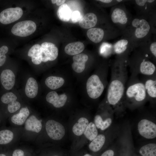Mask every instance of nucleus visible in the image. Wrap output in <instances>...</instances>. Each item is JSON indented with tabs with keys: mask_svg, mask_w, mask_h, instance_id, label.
<instances>
[{
	"mask_svg": "<svg viewBox=\"0 0 156 156\" xmlns=\"http://www.w3.org/2000/svg\"><path fill=\"white\" fill-rule=\"evenodd\" d=\"M87 138L92 141L98 135V132L94 124L90 122L86 127L83 133Z\"/></svg>",
	"mask_w": 156,
	"mask_h": 156,
	"instance_id": "obj_30",
	"label": "nucleus"
},
{
	"mask_svg": "<svg viewBox=\"0 0 156 156\" xmlns=\"http://www.w3.org/2000/svg\"><path fill=\"white\" fill-rule=\"evenodd\" d=\"M73 62L72 65L73 69L75 72L80 73L85 68L86 63L88 59L86 54L81 53L75 55L73 57Z\"/></svg>",
	"mask_w": 156,
	"mask_h": 156,
	"instance_id": "obj_19",
	"label": "nucleus"
},
{
	"mask_svg": "<svg viewBox=\"0 0 156 156\" xmlns=\"http://www.w3.org/2000/svg\"><path fill=\"white\" fill-rule=\"evenodd\" d=\"M128 58L116 56L111 63V77L106 96L111 105L116 106L123 101L128 79Z\"/></svg>",
	"mask_w": 156,
	"mask_h": 156,
	"instance_id": "obj_1",
	"label": "nucleus"
},
{
	"mask_svg": "<svg viewBox=\"0 0 156 156\" xmlns=\"http://www.w3.org/2000/svg\"><path fill=\"white\" fill-rule=\"evenodd\" d=\"M23 14V11L20 7L5 9L0 13V22L3 24L13 23L19 19Z\"/></svg>",
	"mask_w": 156,
	"mask_h": 156,
	"instance_id": "obj_11",
	"label": "nucleus"
},
{
	"mask_svg": "<svg viewBox=\"0 0 156 156\" xmlns=\"http://www.w3.org/2000/svg\"><path fill=\"white\" fill-rule=\"evenodd\" d=\"M57 156V155H55V156Z\"/></svg>",
	"mask_w": 156,
	"mask_h": 156,
	"instance_id": "obj_45",
	"label": "nucleus"
},
{
	"mask_svg": "<svg viewBox=\"0 0 156 156\" xmlns=\"http://www.w3.org/2000/svg\"><path fill=\"white\" fill-rule=\"evenodd\" d=\"M12 156H25L24 152L21 149H16L14 151Z\"/></svg>",
	"mask_w": 156,
	"mask_h": 156,
	"instance_id": "obj_39",
	"label": "nucleus"
},
{
	"mask_svg": "<svg viewBox=\"0 0 156 156\" xmlns=\"http://www.w3.org/2000/svg\"><path fill=\"white\" fill-rule=\"evenodd\" d=\"M8 51V47L4 45L0 47V66L5 63L6 59L5 54Z\"/></svg>",
	"mask_w": 156,
	"mask_h": 156,
	"instance_id": "obj_34",
	"label": "nucleus"
},
{
	"mask_svg": "<svg viewBox=\"0 0 156 156\" xmlns=\"http://www.w3.org/2000/svg\"><path fill=\"white\" fill-rule=\"evenodd\" d=\"M38 86L36 80L33 77L29 78L27 81L25 88L26 95L29 98H33L37 95Z\"/></svg>",
	"mask_w": 156,
	"mask_h": 156,
	"instance_id": "obj_21",
	"label": "nucleus"
},
{
	"mask_svg": "<svg viewBox=\"0 0 156 156\" xmlns=\"http://www.w3.org/2000/svg\"><path fill=\"white\" fill-rule=\"evenodd\" d=\"M112 122V119L110 118H108L104 121L103 120L101 122L100 129L102 130L105 129L110 126Z\"/></svg>",
	"mask_w": 156,
	"mask_h": 156,
	"instance_id": "obj_37",
	"label": "nucleus"
},
{
	"mask_svg": "<svg viewBox=\"0 0 156 156\" xmlns=\"http://www.w3.org/2000/svg\"><path fill=\"white\" fill-rule=\"evenodd\" d=\"M103 119L101 116L99 115H96L94 117V124L96 127L100 129L101 127V123Z\"/></svg>",
	"mask_w": 156,
	"mask_h": 156,
	"instance_id": "obj_38",
	"label": "nucleus"
},
{
	"mask_svg": "<svg viewBox=\"0 0 156 156\" xmlns=\"http://www.w3.org/2000/svg\"><path fill=\"white\" fill-rule=\"evenodd\" d=\"M99 20L97 14L94 12H89L82 18L79 21V25L82 28L90 29L95 27Z\"/></svg>",
	"mask_w": 156,
	"mask_h": 156,
	"instance_id": "obj_20",
	"label": "nucleus"
},
{
	"mask_svg": "<svg viewBox=\"0 0 156 156\" xmlns=\"http://www.w3.org/2000/svg\"><path fill=\"white\" fill-rule=\"evenodd\" d=\"M82 16L80 12L78 11H75L72 12L70 19L73 23L78 22L82 18Z\"/></svg>",
	"mask_w": 156,
	"mask_h": 156,
	"instance_id": "obj_36",
	"label": "nucleus"
},
{
	"mask_svg": "<svg viewBox=\"0 0 156 156\" xmlns=\"http://www.w3.org/2000/svg\"><path fill=\"white\" fill-rule=\"evenodd\" d=\"M114 152L111 150H107L104 152L101 156H114Z\"/></svg>",
	"mask_w": 156,
	"mask_h": 156,
	"instance_id": "obj_40",
	"label": "nucleus"
},
{
	"mask_svg": "<svg viewBox=\"0 0 156 156\" xmlns=\"http://www.w3.org/2000/svg\"><path fill=\"white\" fill-rule=\"evenodd\" d=\"M36 28V25L34 22L31 20H25L15 24L12 27L11 31L15 35L25 37L34 33Z\"/></svg>",
	"mask_w": 156,
	"mask_h": 156,
	"instance_id": "obj_8",
	"label": "nucleus"
},
{
	"mask_svg": "<svg viewBox=\"0 0 156 156\" xmlns=\"http://www.w3.org/2000/svg\"><path fill=\"white\" fill-rule=\"evenodd\" d=\"M127 64L131 74L146 76L156 74V64L137 48L129 56Z\"/></svg>",
	"mask_w": 156,
	"mask_h": 156,
	"instance_id": "obj_3",
	"label": "nucleus"
},
{
	"mask_svg": "<svg viewBox=\"0 0 156 156\" xmlns=\"http://www.w3.org/2000/svg\"><path fill=\"white\" fill-rule=\"evenodd\" d=\"M156 21L148 16L136 15L122 32L121 36L130 40L135 49L149 42L155 35Z\"/></svg>",
	"mask_w": 156,
	"mask_h": 156,
	"instance_id": "obj_2",
	"label": "nucleus"
},
{
	"mask_svg": "<svg viewBox=\"0 0 156 156\" xmlns=\"http://www.w3.org/2000/svg\"><path fill=\"white\" fill-rule=\"evenodd\" d=\"M139 153L142 156H156V144L150 143L143 146Z\"/></svg>",
	"mask_w": 156,
	"mask_h": 156,
	"instance_id": "obj_31",
	"label": "nucleus"
},
{
	"mask_svg": "<svg viewBox=\"0 0 156 156\" xmlns=\"http://www.w3.org/2000/svg\"><path fill=\"white\" fill-rule=\"evenodd\" d=\"M105 135L101 134L97 135L90 143L89 147L92 151L96 152L99 151L103 147L105 142Z\"/></svg>",
	"mask_w": 156,
	"mask_h": 156,
	"instance_id": "obj_29",
	"label": "nucleus"
},
{
	"mask_svg": "<svg viewBox=\"0 0 156 156\" xmlns=\"http://www.w3.org/2000/svg\"><path fill=\"white\" fill-rule=\"evenodd\" d=\"M45 128L48 135L54 140H61L65 134V129L64 126L54 120L47 121L46 123Z\"/></svg>",
	"mask_w": 156,
	"mask_h": 156,
	"instance_id": "obj_10",
	"label": "nucleus"
},
{
	"mask_svg": "<svg viewBox=\"0 0 156 156\" xmlns=\"http://www.w3.org/2000/svg\"><path fill=\"white\" fill-rule=\"evenodd\" d=\"M0 156H6L4 154H0Z\"/></svg>",
	"mask_w": 156,
	"mask_h": 156,
	"instance_id": "obj_44",
	"label": "nucleus"
},
{
	"mask_svg": "<svg viewBox=\"0 0 156 156\" xmlns=\"http://www.w3.org/2000/svg\"><path fill=\"white\" fill-rule=\"evenodd\" d=\"M134 5L136 15L149 16L156 13L155 0H130Z\"/></svg>",
	"mask_w": 156,
	"mask_h": 156,
	"instance_id": "obj_9",
	"label": "nucleus"
},
{
	"mask_svg": "<svg viewBox=\"0 0 156 156\" xmlns=\"http://www.w3.org/2000/svg\"><path fill=\"white\" fill-rule=\"evenodd\" d=\"M42 53V62H46L55 60L58 54V50L55 45L51 42H45L40 45Z\"/></svg>",
	"mask_w": 156,
	"mask_h": 156,
	"instance_id": "obj_15",
	"label": "nucleus"
},
{
	"mask_svg": "<svg viewBox=\"0 0 156 156\" xmlns=\"http://www.w3.org/2000/svg\"><path fill=\"white\" fill-rule=\"evenodd\" d=\"M13 133L11 131L5 129L0 131V144H7L13 138Z\"/></svg>",
	"mask_w": 156,
	"mask_h": 156,
	"instance_id": "obj_32",
	"label": "nucleus"
},
{
	"mask_svg": "<svg viewBox=\"0 0 156 156\" xmlns=\"http://www.w3.org/2000/svg\"><path fill=\"white\" fill-rule=\"evenodd\" d=\"M51 1L52 3L55 4L56 3L57 0H52Z\"/></svg>",
	"mask_w": 156,
	"mask_h": 156,
	"instance_id": "obj_42",
	"label": "nucleus"
},
{
	"mask_svg": "<svg viewBox=\"0 0 156 156\" xmlns=\"http://www.w3.org/2000/svg\"><path fill=\"white\" fill-rule=\"evenodd\" d=\"M47 101L52 104L56 108H60L65 104L67 99L66 94H63L59 95L55 91H51L49 92L46 97Z\"/></svg>",
	"mask_w": 156,
	"mask_h": 156,
	"instance_id": "obj_17",
	"label": "nucleus"
},
{
	"mask_svg": "<svg viewBox=\"0 0 156 156\" xmlns=\"http://www.w3.org/2000/svg\"><path fill=\"white\" fill-rule=\"evenodd\" d=\"M89 39L94 43H99L105 39L107 40L110 36L109 31L105 27H94L89 29L87 32Z\"/></svg>",
	"mask_w": 156,
	"mask_h": 156,
	"instance_id": "obj_13",
	"label": "nucleus"
},
{
	"mask_svg": "<svg viewBox=\"0 0 156 156\" xmlns=\"http://www.w3.org/2000/svg\"><path fill=\"white\" fill-rule=\"evenodd\" d=\"M28 55L31 57L33 63L36 65L40 64L42 62V53L40 45L36 44L33 46L29 50Z\"/></svg>",
	"mask_w": 156,
	"mask_h": 156,
	"instance_id": "obj_23",
	"label": "nucleus"
},
{
	"mask_svg": "<svg viewBox=\"0 0 156 156\" xmlns=\"http://www.w3.org/2000/svg\"><path fill=\"white\" fill-rule=\"evenodd\" d=\"M154 63L156 62V41L154 37L147 43L137 48Z\"/></svg>",
	"mask_w": 156,
	"mask_h": 156,
	"instance_id": "obj_16",
	"label": "nucleus"
},
{
	"mask_svg": "<svg viewBox=\"0 0 156 156\" xmlns=\"http://www.w3.org/2000/svg\"><path fill=\"white\" fill-rule=\"evenodd\" d=\"M83 156H92L89 154H86L85 155H84Z\"/></svg>",
	"mask_w": 156,
	"mask_h": 156,
	"instance_id": "obj_43",
	"label": "nucleus"
},
{
	"mask_svg": "<svg viewBox=\"0 0 156 156\" xmlns=\"http://www.w3.org/2000/svg\"><path fill=\"white\" fill-rule=\"evenodd\" d=\"M138 128L140 134L146 138L152 139L156 137V125L152 122L142 119L138 122Z\"/></svg>",
	"mask_w": 156,
	"mask_h": 156,
	"instance_id": "obj_12",
	"label": "nucleus"
},
{
	"mask_svg": "<svg viewBox=\"0 0 156 156\" xmlns=\"http://www.w3.org/2000/svg\"><path fill=\"white\" fill-rule=\"evenodd\" d=\"M89 124L88 120L84 117L79 118L78 122L73 126L72 131L73 133L77 136H80L83 133Z\"/></svg>",
	"mask_w": 156,
	"mask_h": 156,
	"instance_id": "obj_28",
	"label": "nucleus"
},
{
	"mask_svg": "<svg viewBox=\"0 0 156 156\" xmlns=\"http://www.w3.org/2000/svg\"><path fill=\"white\" fill-rule=\"evenodd\" d=\"M65 82L64 79L62 77L50 76L45 80L46 86L52 90H56L61 87Z\"/></svg>",
	"mask_w": 156,
	"mask_h": 156,
	"instance_id": "obj_25",
	"label": "nucleus"
},
{
	"mask_svg": "<svg viewBox=\"0 0 156 156\" xmlns=\"http://www.w3.org/2000/svg\"><path fill=\"white\" fill-rule=\"evenodd\" d=\"M109 64L105 61L97 71L88 79L86 83L87 94L91 99H95L99 97L108 84L107 76Z\"/></svg>",
	"mask_w": 156,
	"mask_h": 156,
	"instance_id": "obj_4",
	"label": "nucleus"
},
{
	"mask_svg": "<svg viewBox=\"0 0 156 156\" xmlns=\"http://www.w3.org/2000/svg\"><path fill=\"white\" fill-rule=\"evenodd\" d=\"M21 106V104L19 102L16 101H12L8 104V109L10 113H14L19 109Z\"/></svg>",
	"mask_w": 156,
	"mask_h": 156,
	"instance_id": "obj_35",
	"label": "nucleus"
},
{
	"mask_svg": "<svg viewBox=\"0 0 156 156\" xmlns=\"http://www.w3.org/2000/svg\"><path fill=\"white\" fill-rule=\"evenodd\" d=\"M84 48L85 46L83 42H76L67 44L65 47L64 51L68 55H75L80 54Z\"/></svg>",
	"mask_w": 156,
	"mask_h": 156,
	"instance_id": "obj_24",
	"label": "nucleus"
},
{
	"mask_svg": "<svg viewBox=\"0 0 156 156\" xmlns=\"http://www.w3.org/2000/svg\"><path fill=\"white\" fill-rule=\"evenodd\" d=\"M111 49L116 56L128 57L135 48L130 40L122 36L112 45Z\"/></svg>",
	"mask_w": 156,
	"mask_h": 156,
	"instance_id": "obj_7",
	"label": "nucleus"
},
{
	"mask_svg": "<svg viewBox=\"0 0 156 156\" xmlns=\"http://www.w3.org/2000/svg\"><path fill=\"white\" fill-rule=\"evenodd\" d=\"M65 1V0H57L56 3L57 5L60 6L64 4Z\"/></svg>",
	"mask_w": 156,
	"mask_h": 156,
	"instance_id": "obj_41",
	"label": "nucleus"
},
{
	"mask_svg": "<svg viewBox=\"0 0 156 156\" xmlns=\"http://www.w3.org/2000/svg\"><path fill=\"white\" fill-rule=\"evenodd\" d=\"M17 99V97L14 94L9 92L3 94L1 98V100L4 103L9 104L12 101H16Z\"/></svg>",
	"mask_w": 156,
	"mask_h": 156,
	"instance_id": "obj_33",
	"label": "nucleus"
},
{
	"mask_svg": "<svg viewBox=\"0 0 156 156\" xmlns=\"http://www.w3.org/2000/svg\"><path fill=\"white\" fill-rule=\"evenodd\" d=\"M0 80L4 88L7 90H10L12 88L14 85L15 76L12 71L9 69H6L1 72Z\"/></svg>",
	"mask_w": 156,
	"mask_h": 156,
	"instance_id": "obj_18",
	"label": "nucleus"
},
{
	"mask_svg": "<svg viewBox=\"0 0 156 156\" xmlns=\"http://www.w3.org/2000/svg\"><path fill=\"white\" fill-rule=\"evenodd\" d=\"M142 75L140 79L144 84L147 99L155 100L156 74L151 76Z\"/></svg>",
	"mask_w": 156,
	"mask_h": 156,
	"instance_id": "obj_14",
	"label": "nucleus"
},
{
	"mask_svg": "<svg viewBox=\"0 0 156 156\" xmlns=\"http://www.w3.org/2000/svg\"><path fill=\"white\" fill-rule=\"evenodd\" d=\"M109 16L111 24L122 32L128 25L133 17L125 2L111 7Z\"/></svg>",
	"mask_w": 156,
	"mask_h": 156,
	"instance_id": "obj_6",
	"label": "nucleus"
},
{
	"mask_svg": "<svg viewBox=\"0 0 156 156\" xmlns=\"http://www.w3.org/2000/svg\"><path fill=\"white\" fill-rule=\"evenodd\" d=\"M29 114V112L27 107L22 108L19 113L12 116L11 121L15 124L21 125L25 122Z\"/></svg>",
	"mask_w": 156,
	"mask_h": 156,
	"instance_id": "obj_26",
	"label": "nucleus"
},
{
	"mask_svg": "<svg viewBox=\"0 0 156 156\" xmlns=\"http://www.w3.org/2000/svg\"><path fill=\"white\" fill-rule=\"evenodd\" d=\"M147 99L143 83L138 75L131 74L126 85L123 101L133 105L139 104Z\"/></svg>",
	"mask_w": 156,
	"mask_h": 156,
	"instance_id": "obj_5",
	"label": "nucleus"
},
{
	"mask_svg": "<svg viewBox=\"0 0 156 156\" xmlns=\"http://www.w3.org/2000/svg\"><path fill=\"white\" fill-rule=\"evenodd\" d=\"M42 128L40 121L34 115L30 116L25 122V128L27 130L38 133L40 131Z\"/></svg>",
	"mask_w": 156,
	"mask_h": 156,
	"instance_id": "obj_22",
	"label": "nucleus"
},
{
	"mask_svg": "<svg viewBox=\"0 0 156 156\" xmlns=\"http://www.w3.org/2000/svg\"><path fill=\"white\" fill-rule=\"evenodd\" d=\"M72 11L66 3H64L59 8L57 12V16L62 21L68 22L70 19Z\"/></svg>",
	"mask_w": 156,
	"mask_h": 156,
	"instance_id": "obj_27",
	"label": "nucleus"
}]
</instances>
